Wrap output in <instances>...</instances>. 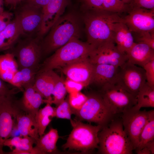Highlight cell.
<instances>
[{
	"instance_id": "6da1fadb",
	"label": "cell",
	"mask_w": 154,
	"mask_h": 154,
	"mask_svg": "<svg viewBox=\"0 0 154 154\" xmlns=\"http://www.w3.org/2000/svg\"><path fill=\"white\" fill-rule=\"evenodd\" d=\"M83 10L81 17L85 25L86 42L93 48L106 42L114 41V26L117 23L124 22L123 17L115 12Z\"/></svg>"
},
{
	"instance_id": "7a4b0ae2",
	"label": "cell",
	"mask_w": 154,
	"mask_h": 154,
	"mask_svg": "<svg viewBox=\"0 0 154 154\" xmlns=\"http://www.w3.org/2000/svg\"><path fill=\"white\" fill-rule=\"evenodd\" d=\"M82 20L81 16L74 11L62 15L41 40L42 55L55 51L73 37L79 38L81 32Z\"/></svg>"
},
{
	"instance_id": "3957f363",
	"label": "cell",
	"mask_w": 154,
	"mask_h": 154,
	"mask_svg": "<svg viewBox=\"0 0 154 154\" xmlns=\"http://www.w3.org/2000/svg\"><path fill=\"white\" fill-rule=\"evenodd\" d=\"M98 136L99 153L131 154L134 150L124 130L121 117H114L102 126Z\"/></svg>"
},
{
	"instance_id": "277c9868",
	"label": "cell",
	"mask_w": 154,
	"mask_h": 154,
	"mask_svg": "<svg viewBox=\"0 0 154 154\" xmlns=\"http://www.w3.org/2000/svg\"><path fill=\"white\" fill-rule=\"evenodd\" d=\"M70 121L72 129L62 145L64 149L86 153L98 148V134L102 126L85 123L79 119H71Z\"/></svg>"
},
{
	"instance_id": "5b68a950",
	"label": "cell",
	"mask_w": 154,
	"mask_h": 154,
	"mask_svg": "<svg viewBox=\"0 0 154 154\" xmlns=\"http://www.w3.org/2000/svg\"><path fill=\"white\" fill-rule=\"evenodd\" d=\"M87 42L74 37L66 44L56 50L40 65L38 72L62 68L76 60L88 57L93 49Z\"/></svg>"
},
{
	"instance_id": "8992f818",
	"label": "cell",
	"mask_w": 154,
	"mask_h": 154,
	"mask_svg": "<svg viewBox=\"0 0 154 154\" xmlns=\"http://www.w3.org/2000/svg\"><path fill=\"white\" fill-rule=\"evenodd\" d=\"M86 102L75 114L80 121L93 122L102 126L116 115H115L100 94L92 93L88 96Z\"/></svg>"
},
{
	"instance_id": "52a82bcc",
	"label": "cell",
	"mask_w": 154,
	"mask_h": 154,
	"mask_svg": "<svg viewBox=\"0 0 154 154\" xmlns=\"http://www.w3.org/2000/svg\"><path fill=\"white\" fill-rule=\"evenodd\" d=\"M41 39L28 38L19 42L11 52L16 58L18 69L23 68H40L42 56Z\"/></svg>"
},
{
	"instance_id": "ba28073f",
	"label": "cell",
	"mask_w": 154,
	"mask_h": 154,
	"mask_svg": "<svg viewBox=\"0 0 154 154\" xmlns=\"http://www.w3.org/2000/svg\"><path fill=\"white\" fill-rule=\"evenodd\" d=\"M100 94L115 115L121 114L137 103V99L116 83L101 87Z\"/></svg>"
},
{
	"instance_id": "9c48e42d",
	"label": "cell",
	"mask_w": 154,
	"mask_h": 154,
	"mask_svg": "<svg viewBox=\"0 0 154 154\" xmlns=\"http://www.w3.org/2000/svg\"><path fill=\"white\" fill-rule=\"evenodd\" d=\"M146 82L145 72L143 68L127 61L119 67L116 83L135 98Z\"/></svg>"
},
{
	"instance_id": "30bf717a",
	"label": "cell",
	"mask_w": 154,
	"mask_h": 154,
	"mask_svg": "<svg viewBox=\"0 0 154 154\" xmlns=\"http://www.w3.org/2000/svg\"><path fill=\"white\" fill-rule=\"evenodd\" d=\"M149 111L136 110L131 108L121 114L124 130L134 150L137 147L139 136L148 119Z\"/></svg>"
},
{
	"instance_id": "8fae6325",
	"label": "cell",
	"mask_w": 154,
	"mask_h": 154,
	"mask_svg": "<svg viewBox=\"0 0 154 154\" xmlns=\"http://www.w3.org/2000/svg\"><path fill=\"white\" fill-rule=\"evenodd\" d=\"M88 59L93 64H107L117 67L127 60L126 54L119 51L113 41L106 42L93 48Z\"/></svg>"
},
{
	"instance_id": "7c38bea8",
	"label": "cell",
	"mask_w": 154,
	"mask_h": 154,
	"mask_svg": "<svg viewBox=\"0 0 154 154\" xmlns=\"http://www.w3.org/2000/svg\"><path fill=\"white\" fill-rule=\"evenodd\" d=\"M127 12L124 22L131 32H154V10L135 7Z\"/></svg>"
},
{
	"instance_id": "4fadbf2b",
	"label": "cell",
	"mask_w": 154,
	"mask_h": 154,
	"mask_svg": "<svg viewBox=\"0 0 154 154\" xmlns=\"http://www.w3.org/2000/svg\"><path fill=\"white\" fill-rule=\"evenodd\" d=\"M68 79L86 87L91 84L94 65L88 57L76 60L61 68Z\"/></svg>"
},
{
	"instance_id": "5bb4252c",
	"label": "cell",
	"mask_w": 154,
	"mask_h": 154,
	"mask_svg": "<svg viewBox=\"0 0 154 154\" xmlns=\"http://www.w3.org/2000/svg\"><path fill=\"white\" fill-rule=\"evenodd\" d=\"M13 95L0 97V154H5L3 150V143L9 138L15 124Z\"/></svg>"
},
{
	"instance_id": "9a60e30c",
	"label": "cell",
	"mask_w": 154,
	"mask_h": 154,
	"mask_svg": "<svg viewBox=\"0 0 154 154\" xmlns=\"http://www.w3.org/2000/svg\"><path fill=\"white\" fill-rule=\"evenodd\" d=\"M70 0H50L42 9V18L38 37L41 38L63 15Z\"/></svg>"
},
{
	"instance_id": "2e32d148",
	"label": "cell",
	"mask_w": 154,
	"mask_h": 154,
	"mask_svg": "<svg viewBox=\"0 0 154 154\" xmlns=\"http://www.w3.org/2000/svg\"><path fill=\"white\" fill-rule=\"evenodd\" d=\"M16 16L19 20L23 34L38 33L42 18V9L25 3Z\"/></svg>"
},
{
	"instance_id": "e0dca14e",
	"label": "cell",
	"mask_w": 154,
	"mask_h": 154,
	"mask_svg": "<svg viewBox=\"0 0 154 154\" xmlns=\"http://www.w3.org/2000/svg\"><path fill=\"white\" fill-rule=\"evenodd\" d=\"M13 116L21 136H29L37 141L39 137L35 117L21 109L14 100Z\"/></svg>"
},
{
	"instance_id": "ac0fdd59",
	"label": "cell",
	"mask_w": 154,
	"mask_h": 154,
	"mask_svg": "<svg viewBox=\"0 0 154 154\" xmlns=\"http://www.w3.org/2000/svg\"><path fill=\"white\" fill-rule=\"evenodd\" d=\"M23 95L19 100H15L19 107L26 113L35 117L41 105L46 103L41 95L35 88L33 84L23 87Z\"/></svg>"
},
{
	"instance_id": "d6986e66",
	"label": "cell",
	"mask_w": 154,
	"mask_h": 154,
	"mask_svg": "<svg viewBox=\"0 0 154 154\" xmlns=\"http://www.w3.org/2000/svg\"><path fill=\"white\" fill-rule=\"evenodd\" d=\"M60 77L53 70L38 72L36 75L33 86L36 90L47 100V103L52 104V93Z\"/></svg>"
},
{
	"instance_id": "ffe728a7",
	"label": "cell",
	"mask_w": 154,
	"mask_h": 154,
	"mask_svg": "<svg viewBox=\"0 0 154 154\" xmlns=\"http://www.w3.org/2000/svg\"><path fill=\"white\" fill-rule=\"evenodd\" d=\"M126 54L127 61L142 68L149 61L154 59V49L142 43L135 42Z\"/></svg>"
},
{
	"instance_id": "44dd1931",
	"label": "cell",
	"mask_w": 154,
	"mask_h": 154,
	"mask_svg": "<svg viewBox=\"0 0 154 154\" xmlns=\"http://www.w3.org/2000/svg\"><path fill=\"white\" fill-rule=\"evenodd\" d=\"M22 34L23 33L20 23L15 16L0 33V52L11 49Z\"/></svg>"
},
{
	"instance_id": "7402d4cb",
	"label": "cell",
	"mask_w": 154,
	"mask_h": 154,
	"mask_svg": "<svg viewBox=\"0 0 154 154\" xmlns=\"http://www.w3.org/2000/svg\"><path fill=\"white\" fill-rule=\"evenodd\" d=\"M93 64L91 84L94 83L102 87L107 84L116 83L119 67L107 64Z\"/></svg>"
},
{
	"instance_id": "603a6c76",
	"label": "cell",
	"mask_w": 154,
	"mask_h": 154,
	"mask_svg": "<svg viewBox=\"0 0 154 154\" xmlns=\"http://www.w3.org/2000/svg\"><path fill=\"white\" fill-rule=\"evenodd\" d=\"M114 41L119 51L125 53L135 42L132 32L124 22L116 23L114 27Z\"/></svg>"
},
{
	"instance_id": "cb8c5ba5",
	"label": "cell",
	"mask_w": 154,
	"mask_h": 154,
	"mask_svg": "<svg viewBox=\"0 0 154 154\" xmlns=\"http://www.w3.org/2000/svg\"><path fill=\"white\" fill-rule=\"evenodd\" d=\"M59 137L57 129L51 128L47 133L39 137L34 147L40 154L57 153L58 151L56 143Z\"/></svg>"
},
{
	"instance_id": "d4e9b609",
	"label": "cell",
	"mask_w": 154,
	"mask_h": 154,
	"mask_svg": "<svg viewBox=\"0 0 154 154\" xmlns=\"http://www.w3.org/2000/svg\"><path fill=\"white\" fill-rule=\"evenodd\" d=\"M39 69L29 67L18 69L15 73L10 84L23 92L25 86L34 84L35 76Z\"/></svg>"
},
{
	"instance_id": "484cf974",
	"label": "cell",
	"mask_w": 154,
	"mask_h": 154,
	"mask_svg": "<svg viewBox=\"0 0 154 154\" xmlns=\"http://www.w3.org/2000/svg\"><path fill=\"white\" fill-rule=\"evenodd\" d=\"M137 103L131 108L139 110L144 107H154V87L146 82L139 90L137 96Z\"/></svg>"
},
{
	"instance_id": "4316f807",
	"label": "cell",
	"mask_w": 154,
	"mask_h": 154,
	"mask_svg": "<svg viewBox=\"0 0 154 154\" xmlns=\"http://www.w3.org/2000/svg\"><path fill=\"white\" fill-rule=\"evenodd\" d=\"M56 108L47 103L43 108L39 109L36 117L39 137L44 134L46 129L51 121V118L55 117Z\"/></svg>"
},
{
	"instance_id": "83f0119b",
	"label": "cell",
	"mask_w": 154,
	"mask_h": 154,
	"mask_svg": "<svg viewBox=\"0 0 154 154\" xmlns=\"http://www.w3.org/2000/svg\"><path fill=\"white\" fill-rule=\"evenodd\" d=\"M36 142L34 139L29 136H16L7 139L3 146L8 147L11 150L16 148L29 151L31 154H35L33 145Z\"/></svg>"
},
{
	"instance_id": "f1b7e54d",
	"label": "cell",
	"mask_w": 154,
	"mask_h": 154,
	"mask_svg": "<svg viewBox=\"0 0 154 154\" xmlns=\"http://www.w3.org/2000/svg\"><path fill=\"white\" fill-rule=\"evenodd\" d=\"M154 139V111H149L148 119L139 136L138 145L135 150H139L148 142Z\"/></svg>"
},
{
	"instance_id": "f546056e",
	"label": "cell",
	"mask_w": 154,
	"mask_h": 154,
	"mask_svg": "<svg viewBox=\"0 0 154 154\" xmlns=\"http://www.w3.org/2000/svg\"><path fill=\"white\" fill-rule=\"evenodd\" d=\"M18 65L14 55L10 52L0 55V72H15Z\"/></svg>"
},
{
	"instance_id": "4dcf8cb0",
	"label": "cell",
	"mask_w": 154,
	"mask_h": 154,
	"mask_svg": "<svg viewBox=\"0 0 154 154\" xmlns=\"http://www.w3.org/2000/svg\"><path fill=\"white\" fill-rule=\"evenodd\" d=\"M67 92L64 82L60 77L56 82L52 93L53 98L51 104L58 106L64 100Z\"/></svg>"
},
{
	"instance_id": "1f68e13d",
	"label": "cell",
	"mask_w": 154,
	"mask_h": 154,
	"mask_svg": "<svg viewBox=\"0 0 154 154\" xmlns=\"http://www.w3.org/2000/svg\"><path fill=\"white\" fill-rule=\"evenodd\" d=\"M55 109V117L58 118L70 120L71 116L74 114V111L70 106L67 98L58 106Z\"/></svg>"
},
{
	"instance_id": "d6a6232c",
	"label": "cell",
	"mask_w": 154,
	"mask_h": 154,
	"mask_svg": "<svg viewBox=\"0 0 154 154\" xmlns=\"http://www.w3.org/2000/svg\"><path fill=\"white\" fill-rule=\"evenodd\" d=\"M132 33L135 42L146 44L154 49V32L145 31Z\"/></svg>"
},
{
	"instance_id": "836d02e7",
	"label": "cell",
	"mask_w": 154,
	"mask_h": 154,
	"mask_svg": "<svg viewBox=\"0 0 154 154\" xmlns=\"http://www.w3.org/2000/svg\"><path fill=\"white\" fill-rule=\"evenodd\" d=\"M68 98L69 104L74 113V112L79 110L82 108L88 96L78 92L70 93Z\"/></svg>"
},
{
	"instance_id": "e575fe53",
	"label": "cell",
	"mask_w": 154,
	"mask_h": 154,
	"mask_svg": "<svg viewBox=\"0 0 154 154\" xmlns=\"http://www.w3.org/2000/svg\"><path fill=\"white\" fill-rule=\"evenodd\" d=\"M128 6V10L135 7L154 10V0H131Z\"/></svg>"
},
{
	"instance_id": "d590c367",
	"label": "cell",
	"mask_w": 154,
	"mask_h": 154,
	"mask_svg": "<svg viewBox=\"0 0 154 154\" xmlns=\"http://www.w3.org/2000/svg\"><path fill=\"white\" fill-rule=\"evenodd\" d=\"M143 68L145 70L147 83L154 87V59L147 63Z\"/></svg>"
},
{
	"instance_id": "8d00e7d4",
	"label": "cell",
	"mask_w": 154,
	"mask_h": 154,
	"mask_svg": "<svg viewBox=\"0 0 154 154\" xmlns=\"http://www.w3.org/2000/svg\"><path fill=\"white\" fill-rule=\"evenodd\" d=\"M13 14L4 10L0 13V33L4 30L12 20Z\"/></svg>"
},
{
	"instance_id": "74e56055",
	"label": "cell",
	"mask_w": 154,
	"mask_h": 154,
	"mask_svg": "<svg viewBox=\"0 0 154 154\" xmlns=\"http://www.w3.org/2000/svg\"><path fill=\"white\" fill-rule=\"evenodd\" d=\"M5 82L0 78V97L10 95H14L20 91L17 88L10 89Z\"/></svg>"
},
{
	"instance_id": "f35d334b",
	"label": "cell",
	"mask_w": 154,
	"mask_h": 154,
	"mask_svg": "<svg viewBox=\"0 0 154 154\" xmlns=\"http://www.w3.org/2000/svg\"><path fill=\"white\" fill-rule=\"evenodd\" d=\"M64 84L67 91L69 94L80 92L84 87L81 84L69 79L64 82Z\"/></svg>"
},
{
	"instance_id": "ab89813d",
	"label": "cell",
	"mask_w": 154,
	"mask_h": 154,
	"mask_svg": "<svg viewBox=\"0 0 154 154\" xmlns=\"http://www.w3.org/2000/svg\"><path fill=\"white\" fill-rule=\"evenodd\" d=\"M50 0H25V3L42 9L48 3Z\"/></svg>"
},
{
	"instance_id": "60d3db41",
	"label": "cell",
	"mask_w": 154,
	"mask_h": 154,
	"mask_svg": "<svg viewBox=\"0 0 154 154\" xmlns=\"http://www.w3.org/2000/svg\"><path fill=\"white\" fill-rule=\"evenodd\" d=\"M25 0H4V3L7 6L15 7L17 5Z\"/></svg>"
},
{
	"instance_id": "b9f144b4",
	"label": "cell",
	"mask_w": 154,
	"mask_h": 154,
	"mask_svg": "<svg viewBox=\"0 0 154 154\" xmlns=\"http://www.w3.org/2000/svg\"><path fill=\"white\" fill-rule=\"evenodd\" d=\"M144 146H146L148 148L151 154H154V139L148 142Z\"/></svg>"
},
{
	"instance_id": "7bdbcfd3",
	"label": "cell",
	"mask_w": 154,
	"mask_h": 154,
	"mask_svg": "<svg viewBox=\"0 0 154 154\" xmlns=\"http://www.w3.org/2000/svg\"><path fill=\"white\" fill-rule=\"evenodd\" d=\"M4 3V0H0V13L3 11V4Z\"/></svg>"
},
{
	"instance_id": "ee69618b",
	"label": "cell",
	"mask_w": 154,
	"mask_h": 154,
	"mask_svg": "<svg viewBox=\"0 0 154 154\" xmlns=\"http://www.w3.org/2000/svg\"><path fill=\"white\" fill-rule=\"evenodd\" d=\"M123 3L128 5L131 2V0H119Z\"/></svg>"
}]
</instances>
